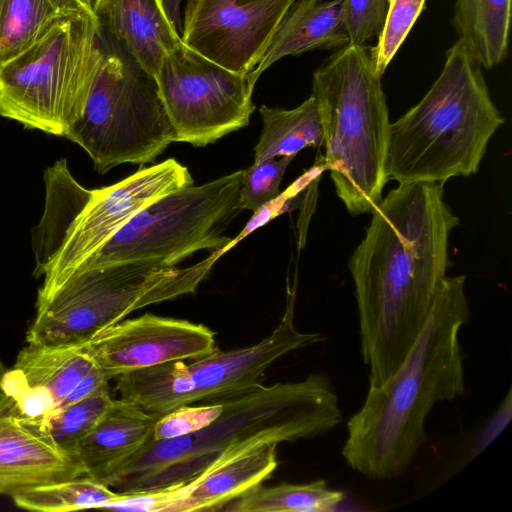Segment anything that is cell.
I'll return each instance as SVG.
<instances>
[{"label": "cell", "mask_w": 512, "mask_h": 512, "mask_svg": "<svg viewBox=\"0 0 512 512\" xmlns=\"http://www.w3.org/2000/svg\"><path fill=\"white\" fill-rule=\"evenodd\" d=\"M512 418V392L509 388L505 398L496 411L484 423L471 445V458H475L486 449L507 427Z\"/></svg>", "instance_id": "cell-32"}, {"label": "cell", "mask_w": 512, "mask_h": 512, "mask_svg": "<svg viewBox=\"0 0 512 512\" xmlns=\"http://www.w3.org/2000/svg\"><path fill=\"white\" fill-rule=\"evenodd\" d=\"M262 131L254 149V162L296 156L307 148L322 145L320 119L313 96L293 109L262 105Z\"/></svg>", "instance_id": "cell-24"}, {"label": "cell", "mask_w": 512, "mask_h": 512, "mask_svg": "<svg viewBox=\"0 0 512 512\" xmlns=\"http://www.w3.org/2000/svg\"><path fill=\"white\" fill-rule=\"evenodd\" d=\"M91 6L100 24L153 79L164 57L181 42L159 0H94Z\"/></svg>", "instance_id": "cell-17"}, {"label": "cell", "mask_w": 512, "mask_h": 512, "mask_svg": "<svg viewBox=\"0 0 512 512\" xmlns=\"http://www.w3.org/2000/svg\"><path fill=\"white\" fill-rule=\"evenodd\" d=\"M104 53L92 8L60 21L0 63V116L64 137L83 114Z\"/></svg>", "instance_id": "cell-8"}, {"label": "cell", "mask_w": 512, "mask_h": 512, "mask_svg": "<svg viewBox=\"0 0 512 512\" xmlns=\"http://www.w3.org/2000/svg\"><path fill=\"white\" fill-rule=\"evenodd\" d=\"M504 122L481 66L458 40L429 91L390 125L387 175L399 184H444L474 174Z\"/></svg>", "instance_id": "cell-4"}, {"label": "cell", "mask_w": 512, "mask_h": 512, "mask_svg": "<svg viewBox=\"0 0 512 512\" xmlns=\"http://www.w3.org/2000/svg\"><path fill=\"white\" fill-rule=\"evenodd\" d=\"M44 183L43 214L31 231L33 274L44 278L37 300L78 272L140 210L194 180L187 167L170 158L113 185L88 189L60 158L45 170Z\"/></svg>", "instance_id": "cell-5"}, {"label": "cell", "mask_w": 512, "mask_h": 512, "mask_svg": "<svg viewBox=\"0 0 512 512\" xmlns=\"http://www.w3.org/2000/svg\"><path fill=\"white\" fill-rule=\"evenodd\" d=\"M96 366L86 344L57 346L28 343L10 373L53 403L56 410Z\"/></svg>", "instance_id": "cell-20"}, {"label": "cell", "mask_w": 512, "mask_h": 512, "mask_svg": "<svg viewBox=\"0 0 512 512\" xmlns=\"http://www.w3.org/2000/svg\"><path fill=\"white\" fill-rule=\"evenodd\" d=\"M511 0H456L453 24L459 41L482 67L507 56Z\"/></svg>", "instance_id": "cell-22"}, {"label": "cell", "mask_w": 512, "mask_h": 512, "mask_svg": "<svg viewBox=\"0 0 512 512\" xmlns=\"http://www.w3.org/2000/svg\"><path fill=\"white\" fill-rule=\"evenodd\" d=\"M181 41L239 74L251 72L295 0H185Z\"/></svg>", "instance_id": "cell-12"}, {"label": "cell", "mask_w": 512, "mask_h": 512, "mask_svg": "<svg viewBox=\"0 0 512 512\" xmlns=\"http://www.w3.org/2000/svg\"><path fill=\"white\" fill-rule=\"evenodd\" d=\"M5 372H6V369H5V367H4V365H3V363H2V362H1V360H0V382H1V380H2V378H3V375L5 374Z\"/></svg>", "instance_id": "cell-34"}, {"label": "cell", "mask_w": 512, "mask_h": 512, "mask_svg": "<svg viewBox=\"0 0 512 512\" xmlns=\"http://www.w3.org/2000/svg\"><path fill=\"white\" fill-rule=\"evenodd\" d=\"M154 80L175 142L205 147L249 124L257 79L230 71L182 41L162 60Z\"/></svg>", "instance_id": "cell-11"}, {"label": "cell", "mask_w": 512, "mask_h": 512, "mask_svg": "<svg viewBox=\"0 0 512 512\" xmlns=\"http://www.w3.org/2000/svg\"><path fill=\"white\" fill-rule=\"evenodd\" d=\"M348 43L342 0H295L251 74L258 80L285 56L315 49H339Z\"/></svg>", "instance_id": "cell-19"}, {"label": "cell", "mask_w": 512, "mask_h": 512, "mask_svg": "<svg viewBox=\"0 0 512 512\" xmlns=\"http://www.w3.org/2000/svg\"><path fill=\"white\" fill-rule=\"evenodd\" d=\"M114 379L120 399L157 418L194 403V384L184 361L127 371Z\"/></svg>", "instance_id": "cell-21"}, {"label": "cell", "mask_w": 512, "mask_h": 512, "mask_svg": "<svg viewBox=\"0 0 512 512\" xmlns=\"http://www.w3.org/2000/svg\"><path fill=\"white\" fill-rule=\"evenodd\" d=\"M426 0H387V12L377 44L369 54L376 73L382 77L424 9Z\"/></svg>", "instance_id": "cell-28"}, {"label": "cell", "mask_w": 512, "mask_h": 512, "mask_svg": "<svg viewBox=\"0 0 512 512\" xmlns=\"http://www.w3.org/2000/svg\"><path fill=\"white\" fill-rule=\"evenodd\" d=\"M3 395H4V394H3V392H2V391H1V389H0V398H1Z\"/></svg>", "instance_id": "cell-35"}, {"label": "cell", "mask_w": 512, "mask_h": 512, "mask_svg": "<svg viewBox=\"0 0 512 512\" xmlns=\"http://www.w3.org/2000/svg\"><path fill=\"white\" fill-rule=\"evenodd\" d=\"M91 8L86 0H0V63L18 55L60 21Z\"/></svg>", "instance_id": "cell-23"}, {"label": "cell", "mask_w": 512, "mask_h": 512, "mask_svg": "<svg viewBox=\"0 0 512 512\" xmlns=\"http://www.w3.org/2000/svg\"><path fill=\"white\" fill-rule=\"evenodd\" d=\"M86 1H89L91 3V0H86Z\"/></svg>", "instance_id": "cell-36"}, {"label": "cell", "mask_w": 512, "mask_h": 512, "mask_svg": "<svg viewBox=\"0 0 512 512\" xmlns=\"http://www.w3.org/2000/svg\"><path fill=\"white\" fill-rule=\"evenodd\" d=\"M275 441H262L222 463L212 464L184 484L165 487L167 512L219 510L260 485L278 466Z\"/></svg>", "instance_id": "cell-16"}, {"label": "cell", "mask_w": 512, "mask_h": 512, "mask_svg": "<svg viewBox=\"0 0 512 512\" xmlns=\"http://www.w3.org/2000/svg\"><path fill=\"white\" fill-rule=\"evenodd\" d=\"M466 277L446 276L429 316L398 369L369 386L361 408L347 421L346 464L372 480L400 476L426 442L425 423L436 403L465 392L459 332L470 317Z\"/></svg>", "instance_id": "cell-2"}, {"label": "cell", "mask_w": 512, "mask_h": 512, "mask_svg": "<svg viewBox=\"0 0 512 512\" xmlns=\"http://www.w3.org/2000/svg\"><path fill=\"white\" fill-rule=\"evenodd\" d=\"M221 254L214 251L183 268L139 260L79 271L50 296L36 300V315L26 341L86 344L135 310L194 293Z\"/></svg>", "instance_id": "cell-7"}, {"label": "cell", "mask_w": 512, "mask_h": 512, "mask_svg": "<svg viewBox=\"0 0 512 512\" xmlns=\"http://www.w3.org/2000/svg\"><path fill=\"white\" fill-rule=\"evenodd\" d=\"M387 12V0H342V13L349 43L364 45L380 35Z\"/></svg>", "instance_id": "cell-31"}, {"label": "cell", "mask_w": 512, "mask_h": 512, "mask_svg": "<svg viewBox=\"0 0 512 512\" xmlns=\"http://www.w3.org/2000/svg\"><path fill=\"white\" fill-rule=\"evenodd\" d=\"M439 182L399 184L371 211L349 260L369 386L384 383L421 332L446 277L459 218Z\"/></svg>", "instance_id": "cell-1"}, {"label": "cell", "mask_w": 512, "mask_h": 512, "mask_svg": "<svg viewBox=\"0 0 512 512\" xmlns=\"http://www.w3.org/2000/svg\"><path fill=\"white\" fill-rule=\"evenodd\" d=\"M64 137L88 153L100 174L124 163H154L175 142L155 80L130 57L107 51L83 114Z\"/></svg>", "instance_id": "cell-9"}, {"label": "cell", "mask_w": 512, "mask_h": 512, "mask_svg": "<svg viewBox=\"0 0 512 512\" xmlns=\"http://www.w3.org/2000/svg\"><path fill=\"white\" fill-rule=\"evenodd\" d=\"M319 333L299 331L294 324V295L273 332L259 343L214 353L188 363L194 384V401L216 402L246 392L260 384L266 370L280 357L321 342Z\"/></svg>", "instance_id": "cell-14"}, {"label": "cell", "mask_w": 512, "mask_h": 512, "mask_svg": "<svg viewBox=\"0 0 512 512\" xmlns=\"http://www.w3.org/2000/svg\"><path fill=\"white\" fill-rule=\"evenodd\" d=\"M84 475L77 458L55 443L42 422L24 417L10 397L0 398V495Z\"/></svg>", "instance_id": "cell-15"}, {"label": "cell", "mask_w": 512, "mask_h": 512, "mask_svg": "<svg viewBox=\"0 0 512 512\" xmlns=\"http://www.w3.org/2000/svg\"><path fill=\"white\" fill-rule=\"evenodd\" d=\"M112 401L107 385L55 410L42 423L55 443L74 456L78 444L94 429Z\"/></svg>", "instance_id": "cell-27"}, {"label": "cell", "mask_w": 512, "mask_h": 512, "mask_svg": "<svg viewBox=\"0 0 512 512\" xmlns=\"http://www.w3.org/2000/svg\"><path fill=\"white\" fill-rule=\"evenodd\" d=\"M223 411L222 401L199 406L183 405L157 419L152 439L165 440L200 431L216 421Z\"/></svg>", "instance_id": "cell-30"}, {"label": "cell", "mask_w": 512, "mask_h": 512, "mask_svg": "<svg viewBox=\"0 0 512 512\" xmlns=\"http://www.w3.org/2000/svg\"><path fill=\"white\" fill-rule=\"evenodd\" d=\"M121 496L89 476H79L22 491L12 497L16 506L39 512H68L102 508Z\"/></svg>", "instance_id": "cell-26"}, {"label": "cell", "mask_w": 512, "mask_h": 512, "mask_svg": "<svg viewBox=\"0 0 512 512\" xmlns=\"http://www.w3.org/2000/svg\"><path fill=\"white\" fill-rule=\"evenodd\" d=\"M243 172L238 170L199 186H187L154 200L79 271L139 260L176 266L199 250L224 252L232 243L224 231L239 212L236 204Z\"/></svg>", "instance_id": "cell-10"}, {"label": "cell", "mask_w": 512, "mask_h": 512, "mask_svg": "<svg viewBox=\"0 0 512 512\" xmlns=\"http://www.w3.org/2000/svg\"><path fill=\"white\" fill-rule=\"evenodd\" d=\"M157 419L130 402L113 400L75 449L85 475L107 485L152 437Z\"/></svg>", "instance_id": "cell-18"}, {"label": "cell", "mask_w": 512, "mask_h": 512, "mask_svg": "<svg viewBox=\"0 0 512 512\" xmlns=\"http://www.w3.org/2000/svg\"><path fill=\"white\" fill-rule=\"evenodd\" d=\"M294 156L254 162L244 170L236 208L257 212L279 195V186Z\"/></svg>", "instance_id": "cell-29"}, {"label": "cell", "mask_w": 512, "mask_h": 512, "mask_svg": "<svg viewBox=\"0 0 512 512\" xmlns=\"http://www.w3.org/2000/svg\"><path fill=\"white\" fill-rule=\"evenodd\" d=\"M224 411L208 427L189 435L148 442L109 480L119 493L184 484L262 441L292 442L325 435L342 422L331 378L256 387L221 400Z\"/></svg>", "instance_id": "cell-3"}, {"label": "cell", "mask_w": 512, "mask_h": 512, "mask_svg": "<svg viewBox=\"0 0 512 512\" xmlns=\"http://www.w3.org/2000/svg\"><path fill=\"white\" fill-rule=\"evenodd\" d=\"M324 168L352 215L371 213L388 180L390 125L381 77L364 45L334 52L312 76Z\"/></svg>", "instance_id": "cell-6"}, {"label": "cell", "mask_w": 512, "mask_h": 512, "mask_svg": "<svg viewBox=\"0 0 512 512\" xmlns=\"http://www.w3.org/2000/svg\"><path fill=\"white\" fill-rule=\"evenodd\" d=\"M86 345L108 380L127 371L195 360L217 351L215 334L208 327L150 313L123 319Z\"/></svg>", "instance_id": "cell-13"}, {"label": "cell", "mask_w": 512, "mask_h": 512, "mask_svg": "<svg viewBox=\"0 0 512 512\" xmlns=\"http://www.w3.org/2000/svg\"><path fill=\"white\" fill-rule=\"evenodd\" d=\"M344 493L328 487L323 479L304 484L257 485L242 494L225 510L234 512H325L344 499Z\"/></svg>", "instance_id": "cell-25"}, {"label": "cell", "mask_w": 512, "mask_h": 512, "mask_svg": "<svg viewBox=\"0 0 512 512\" xmlns=\"http://www.w3.org/2000/svg\"><path fill=\"white\" fill-rule=\"evenodd\" d=\"M164 12L172 25L179 30L181 27L180 4L182 0H159Z\"/></svg>", "instance_id": "cell-33"}]
</instances>
